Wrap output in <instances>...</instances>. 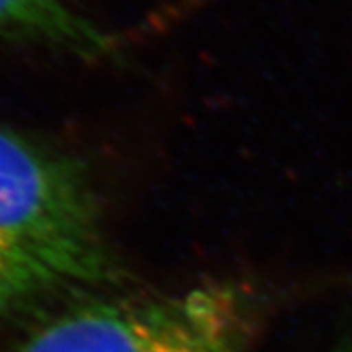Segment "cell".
<instances>
[{"label":"cell","instance_id":"cell-1","mask_svg":"<svg viewBox=\"0 0 352 352\" xmlns=\"http://www.w3.org/2000/svg\"><path fill=\"white\" fill-rule=\"evenodd\" d=\"M111 264L83 175L0 126V318L102 283Z\"/></svg>","mask_w":352,"mask_h":352},{"label":"cell","instance_id":"cell-3","mask_svg":"<svg viewBox=\"0 0 352 352\" xmlns=\"http://www.w3.org/2000/svg\"><path fill=\"white\" fill-rule=\"evenodd\" d=\"M0 36L33 38L79 54H102L110 38L65 0H0Z\"/></svg>","mask_w":352,"mask_h":352},{"label":"cell","instance_id":"cell-2","mask_svg":"<svg viewBox=\"0 0 352 352\" xmlns=\"http://www.w3.org/2000/svg\"><path fill=\"white\" fill-rule=\"evenodd\" d=\"M248 304L230 286L72 311L14 352H239Z\"/></svg>","mask_w":352,"mask_h":352}]
</instances>
